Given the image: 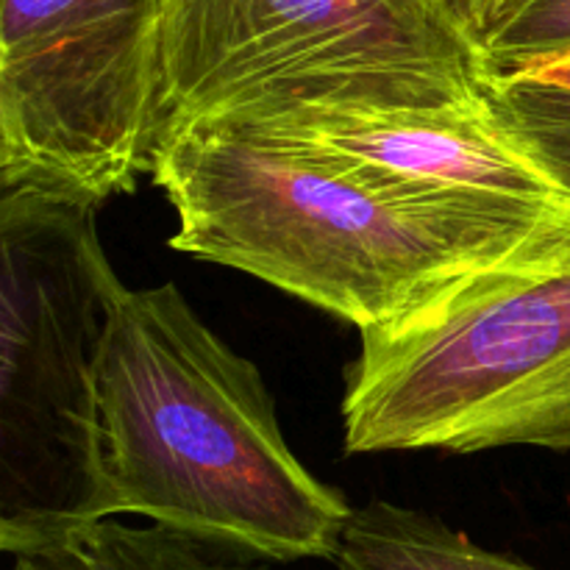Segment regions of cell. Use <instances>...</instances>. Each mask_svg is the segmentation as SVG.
Returning <instances> with one entry per match:
<instances>
[{"label":"cell","instance_id":"obj_8","mask_svg":"<svg viewBox=\"0 0 570 570\" xmlns=\"http://www.w3.org/2000/svg\"><path fill=\"white\" fill-rule=\"evenodd\" d=\"M9 570H278L273 560L181 529L128 527L117 518L87 523L14 551Z\"/></svg>","mask_w":570,"mask_h":570},{"label":"cell","instance_id":"obj_12","mask_svg":"<svg viewBox=\"0 0 570 570\" xmlns=\"http://www.w3.org/2000/svg\"><path fill=\"white\" fill-rule=\"evenodd\" d=\"M438 3L484 56V48L495 33V0H438Z\"/></svg>","mask_w":570,"mask_h":570},{"label":"cell","instance_id":"obj_9","mask_svg":"<svg viewBox=\"0 0 570 570\" xmlns=\"http://www.w3.org/2000/svg\"><path fill=\"white\" fill-rule=\"evenodd\" d=\"M334 570H538L473 543L440 518L373 499L356 507Z\"/></svg>","mask_w":570,"mask_h":570},{"label":"cell","instance_id":"obj_14","mask_svg":"<svg viewBox=\"0 0 570 570\" xmlns=\"http://www.w3.org/2000/svg\"><path fill=\"white\" fill-rule=\"evenodd\" d=\"M523 3H527V0H495V33H499L501 28L510 22V17L515 14V11L521 9ZM495 33H493V37H495ZM490 42H493V39H490Z\"/></svg>","mask_w":570,"mask_h":570},{"label":"cell","instance_id":"obj_3","mask_svg":"<svg viewBox=\"0 0 570 570\" xmlns=\"http://www.w3.org/2000/svg\"><path fill=\"white\" fill-rule=\"evenodd\" d=\"M98 206L0 193V549L104 521L98 365L126 289Z\"/></svg>","mask_w":570,"mask_h":570},{"label":"cell","instance_id":"obj_4","mask_svg":"<svg viewBox=\"0 0 570 570\" xmlns=\"http://www.w3.org/2000/svg\"><path fill=\"white\" fill-rule=\"evenodd\" d=\"M484 81L438 0H165L159 142L204 117L293 104H462Z\"/></svg>","mask_w":570,"mask_h":570},{"label":"cell","instance_id":"obj_2","mask_svg":"<svg viewBox=\"0 0 570 570\" xmlns=\"http://www.w3.org/2000/svg\"><path fill=\"white\" fill-rule=\"evenodd\" d=\"M150 181L176 212L170 248L248 273L360 337L401 332L493 278L534 273L401 209L315 145L239 117H206L161 139Z\"/></svg>","mask_w":570,"mask_h":570},{"label":"cell","instance_id":"obj_1","mask_svg":"<svg viewBox=\"0 0 570 570\" xmlns=\"http://www.w3.org/2000/svg\"><path fill=\"white\" fill-rule=\"evenodd\" d=\"M98 426L109 518H148L273 562L337 557L354 507L293 454L259 367L176 284L117 298Z\"/></svg>","mask_w":570,"mask_h":570},{"label":"cell","instance_id":"obj_7","mask_svg":"<svg viewBox=\"0 0 570 570\" xmlns=\"http://www.w3.org/2000/svg\"><path fill=\"white\" fill-rule=\"evenodd\" d=\"M217 117L315 145L510 271H540L570 250V198L484 92L445 106L293 104Z\"/></svg>","mask_w":570,"mask_h":570},{"label":"cell","instance_id":"obj_5","mask_svg":"<svg viewBox=\"0 0 570 570\" xmlns=\"http://www.w3.org/2000/svg\"><path fill=\"white\" fill-rule=\"evenodd\" d=\"M345 454L570 451V250L401 332L345 371Z\"/></svg>","mask_w":570,"mask_h":570},{"label":"cell","instance_id":"obj_11","mask_svg":"<svg viewBox=\"0 0 570 570\" xmlns=\"http://www.w3.org/2000/svg\"><path fill=\"white\" fill-rule=\"evenodd\" d=\"M570 53V0H527L484 48V78Z\"/></svg>","mask_w":570,"mask_h":570},{"label":"cell","instance_id":"obj_13","mask_svg":"<svg viewBox=\"0 0 570 570\" xmlns=\"http://www.w3.org/2000/svg\"><path fill=\"white\" fill-rule=\"evenodd\" d=\"M521 70L529 72V76L540 78V81H546V83H554V87L570 89V53L554 56V59H546V61H538V65L521 67ZM512 72H515V70H512Z\"/></svg>","mask_w":570,"mask_h":570},{"label":"cell","instance_id":"obj_10","mask_svg":"<svg viewBox=\"0 0 570 570\" xmlns=\"http://www.w3.org/2000/svg\"><path fill=\"white\" fill-rule=\"evenodd\" d=\"M484 95L570 198V89L515 70L490 76Z\"/></svg>","mask_w":570,"mask_h":570},{"label":"cell","instance_id":"obj_6","mask_svg":"<svg viewBox=\"0 0 570 570\" xmlns=\"http://www.w3.org/2000/svg\"><path fill=\"white\" fill-rule=\"evenodd\" d=\"M165 0H0V193L104 206L159 142Z\"/></svg>","mask_w":570,"mask_h":570}]
</instances>
